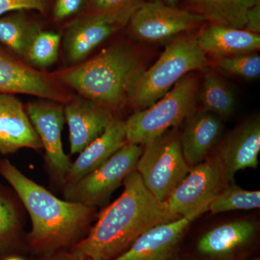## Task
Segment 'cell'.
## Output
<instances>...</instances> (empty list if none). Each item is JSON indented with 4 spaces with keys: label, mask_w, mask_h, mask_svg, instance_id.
<instances>
[{
    "label": "cell",
    "mask_w": 260,
    "mask_h": 260,
    "mask_svg": "<svg viewBox=\"0 0 260 260\" xmlns=\"http://www.w3.org/2000/svg\"><path fill=\"white\" fill-rule=\"evenodd\" d=\"M122 184L119 198L99 214L88 236L70 252L91 260H112L149 229L181 218L150 192L137 171Z\"/></svg>",
    "instance_id": "obj_1"
},
{
    "label": "cell",
    "mask_w": 260,
    "mask_h": 260,
    "mask_svg": "<svg viewBox=\"0 0 260 260\" xmlns=\"http://www.w3.org/2000/svg\"><path fill=\"white\" fill-rule=\"evenodd\" d=\"M0 174L14 189L30 217V247L44 255L79 242L93 220L95 208L56 198L29 179L8 160L0 161Z\"/></svg>",
    "instance_id": "obj_2"
},
{
    "label": "cell",
    "mask_w": 260,
    "mask_h": 260,
    "mask_svg": "<svg viewBox=\"0 0 260 260\" xmlns=\"http://www.w3.org/2000/svg\"><path fill=\"white\" fill-rule=\"evenodd\" d=\"M145 70L138 52L116 44L86 62L62 72L58 78L81 96L113 111L127 102L130 90Z\"/></svg>",
    "instance_id": "obj_3"
},
{
    "label": "cell",
    "mask_w": 260,
    "mask_h": 260,
    "mask_svg": "<svg viewBox=\"0 0 260 260\" xmlns=\"http://www.w3.org/2000/svg\"><path fill=\"white\" fill-rule=\"evenodd\" d=\"M208 63L196 38H178L153 66L140 75L130 90L127 102L137 110L146 109L164 97L183 77L205 69Z\"/></svg>",
    "instance_id": "obj_4"
},
{
    "label": "cell",
    "mask_w": 260,
    "mask_h": 260,
    "mask_svg": "<svg viewBox=\"0 0 260 260\" xmlns=\"http://www.w3.org/2000/svg\"><path fill=\"white\" fill-rule=\"evenodd\" d=\"M199 92L198 78L187 74L158 102L136 110L125 121L126 143L145 146L179 126L194 113Z\"/></svg>",
    "instance_id": "obj_5"
},
{
    "label": "cell",
    "mask_w": 260,
    "mask_h": 260,
    "mask_svg": "<svg viewBox=\"0 0 260 260\" xmlns=\"http://www.w3.org/2000/svg\"><path fill=\"white\" fill-rule=\"evenodd\" d=\"M191 169L183 155L180 138L173 134H164L145 145L135 168L145 186L162 202Z\"/></svg>",
    "instance_id": "obj_6"
},
{
    "label": "cell",
    "mask_w": 260,
    "mask_h": 260,
    "mask_svg": "<svg viewBox=\"0 0 260 260\" xmlns=\"http://www.w3.org/2000/svg\"><path fill=\"white\" fill-rule=\"evenodd\" d=\"M229 184L225 166L218 153L191 167L165 202L173 213L191 222L208 211L210 205Z\"/></svg>",
    "instance_id": "obj_7"
},
{
    "label": "cell",
    "mask_w": 260,
    "mask_h": 260,
    "mask_svg": "<svg viewBox=\"0 0 260 260\" xmlns=\"http://www.w3.org/2000/svg\"><path fill=\"white\" fill-rule=\"evenodd\" d=\"M143 149V145L126 143L93 172L64 186L65 200L93 208L104 204L134 172Z\"/></svg>",
    "instance_id": "obj_8"
},
{
    "label": "cell",
    "mask_w": 260,
    "mask_h": 260,
    "mask_svg": "<svg viewBox=\"0 0 260 260\" xmlns=\"http://www.w3.org/2000/svg\"><path fill=\"white\" fill-rule=\"evenodd\" d=\"M205 21L204 18L189 10L179 9L160 1H148L133 13L129 23L137 39L157 43L192 30Z\"/></svg>",
    "instance_id": "obj_9"
},
{
    "label": "cell",
    "mask_w": 260,
    "mask_h": 260,
    "mask_svg": "<svg viewBox=\"0 0 260 260\" xmlns=\"http://www.w3.org/2000/svg\"><path fill=\"white\" fill-rule=\"evenodd\" d=\"M27 114L45 150L49 170L63 184L72 164L69 156L64 153L61 141L65 121L64 107L60 102L39 101L28 104Z\"/></svg>",
    "instance_id": "obj_10"
},
{
    "label": "cell",
    "mask_w": 260,
    "mask_h": 260,
    "mask_svg": "<svg viewBox=\"0 0 260 260\" xmlns=\"http://www.w3.org/2000/svg\"><path fill=\"white\" fill-rule=\"evenodd\" d=\"M126 23L109 15L84 13L67 26L64 37L67 59L72 63L83 60Z\"/></svg>",
    "instance_id": "obj_11"
},
{
    "label": "cell",
    "mask_w": 260,
    "mask_h": 260,
    "mask_svg": "<svg viewBox=\"0 0 260 260\" xmlns=\"http://www.w3.org/2000/svg\"><path fill=\"white\" fill-rule=\"evenodd\" d=\"M64 114L72 154L80 153L97 139L114 118L109 108L81 95L67 102Z\"/></svg>",
    "instance_id": "obj_12"
},
{
    "label": "cell",
    "mask_w": 260,
    "mask_h": 260,
    "mask_svg": "<svg viewBox=\"0 0 260 260\" xmlns=\"http://www.w3.org/2000/svg\"><path fill=\"white\" fill-rule=\"evenodd\" d=\"M0 93H23L61 102L68 101L54 80L0 50Z\"/></svg>",
    "instance_id": "obj_13"
},
{
    "label": "cell",
    "mask_w": 260,
    "mask_h": 260,
    "mask_svg": "<svg viewBox=\"0 0 260 260\" xmlns=\"http://www.w3.org/2000/svg\"><path fill=\"white\" fill-rule=\"evenodd\" d=\"M22 148L38 150L42 144L23 103L13 94L0 93V153Z\"/></svg>",
    "instance_id": "obj_14"
},
{
    "label": "cell",
    "mask_w": 260,
    "mask_h": 260,
    "mask_svg": "<svg viewBox=\"0 0 260 260\" xmlns=\"http://www.w3.org/2000/svg\"><path fill=\"white\" fill-rule=\"evenodd\" d=\"M190 223L181 217L151 228L112 260H171Z\"/></svg>",
    "instance_id": "obj_15"
},
{
    "label": "cell",
    "mask_w": 260,
    "mask_h": 260,
    "mask_svg": "<svg viewBox=\"0 0 260 260\" xmlns=\"http://www.w3.org/2000/svg\"><path fill=\"white\" fill-rule=\"evenodd\" d=\"M259 152L260 120L256 116L233 130L219 151L229 183L234 182L239 171L258 167Z\"/></svg>",
    "instance_id": "obj_16"
},
{
    "label": "cell",
    "mask_w": 260,
    "mask_h": 260,
    "mask_svg": "<svg viewBox=\"0 0 260 260\" xmlns=\"http://www.w3.org/2000/svg\"><path fill=\"white\" fill-rule=\"evenodd\" d=\"M126 143L125 121L114 118L97 139L92 142L72 162L63 185H68L101 167Z\"/></svg>",
    "instance_id": "obj_17"
},
{
    "label": "cell",
    "mask_w": 260,
    "mask_h": 260,
    "mask_svg": "<svg viewBox=\"0 0 260 260\" xmlns=\"http://www.w3.org/2000/svg\"><path fill=\"white\" fill-rule=\"evenodd\" d=\"M186 121L180 143L186 162L193 167L208 158L221 136L223 126L216 116L205 111L194 113Z\"/></svg>",
    "instance_id": "obj_18"
},
{
    "label": "cell",
    "mask_w": 260,
    "mask_h": 260,
    "mask_svg": "<svg viewBox=\"0 0 260 260\" xmlns=\"http://www.w3.org/2000/svg\"><path fill=\"white\" fill-rule=\"evenodd\" d=\"M196 39L200 49L206 55L218 59L253 53L260 48L259 34L215 24H210Z\"/></svg>",
    "instance_id": "obj_19"
},
{
    "label": "cell",
    "mask_w": 260,
    "mask_h": 260,
    "mask_svg": "<svg viewBox=\"0 0 260 260\" xmlns=\"http://www.w3.org/2000/svg\"><path fill=\"white\" fill-rule=\"evenodd\" d=\"M257 224L251 220H239L222 224L204 234L197 245L200 254L223 259L242 249L255 237Z\"/></svg>",
    "instance_id": "obj_20"
},
{
    "label": "cell",
    "mask_w": 260,
    "mask_h": 260,
    "mask_svg": "<svg viewBox=\"0 0 260 260\" xmlns=\"http://www.w3.org/2000/svg\"><path fill=\"white\" fill-rule=\"evenodd\" d=\"M191 12L210 24L244 29L248 12L260 0H187Z\"/></svg>",
    "instance_id": "obj_21"
},
{
    "label": "cell",
    "mask_w": 260,
    "mask_h": 260,
    "mask_svg": "<svg viewBox=\"0 0 260 260\" xmlns=\"http://www.w3.org/2000/svg\"><path fill=\"white\" fill-rule=\"evenodd\" d=\"M41 30L40 25L29 20L23 11L5 15L0 18V44L26 59L30 44Z\"/></svg>",
    "instance_id": "obj_22"
},
{
    "label": "cell",
    "mask_w": 260,
    "mask_h": 260,
    "mask_svg": "<svg viewBox=\"0 0 260 260\" xmlns=\"http://www.w3.org/2000/svg\"><path fill=\"white\" fill-rule=\"evenodd\" d=\"M200 102L205 112L228 118L234 112L235 99L232 90L220 77L208 72L205 75Z\"/></svg>",
    "instance_id": "obj_23"
},
{
    "label": "cell",
    "mask_w": 260,
    "mask_h": 260,
    "mask_svg": "<svg viewBox=\"0 0 260 260\" xmlns=\"http://www.w3.org/2000/svg\"><path fill=\"white\" fill-rule=\"evenodd\" d=\"M259 207V191L246 190L232 182L213 200L208 211L215 215L234 210L258 209Z\"/></svg>",
    "instance_id": "obj_24"
},
{
    "label": "cell",
    "mask_w": 260,
    "mask_h": 260,
    "mask_svg": "<svg viewBox=\"0 0 260 260\" xmlns=\"http://www.w3.org/2000/svg\"><path fill=\"white\" fill-rule=\"evenodd\" d=\"M60 42V34L41 30L30 44L26 59L39 68L51 66L57 59Z\"/></svg>",
    "instance_id": "obj_25"
},
{
    "label": "cell",
    "mask_w": 260,
    "mask_h": 260,
    "mask_svg": "<svg viewBox=\"0 0 260 260\" xmlns=\"http://www.w3.org/2000/svg\"><path fill=\"white\" fill-rule=\"evenodd\" d=\"M22 218L18 205L0 192V252L11 245L21 230Z\"/></svg>",
    "instance_id": "obj_26"
},
{
    "label": "cell",
    "mask_w": 260,
    "mask_h": 260,
    "mask_svg": "<svg viewBox=\"0 0 260 260\" xmlns=\"http://www.w3.org/2000/svg\"><path fill=\"white\" fill-rule=\"evenodd\" d=\"M219 69L224 73L246 80L260 75V56L256 53L239 54L218 59Z\"/></svg>",
    "instance_id": "obj_27"
},
{
    "label": "cell",
    "mask_w": 260,
    "mask_h": 260,
    "mask_svg": "<svg viewBox=\"0 0 260 260\" xmlns=\"http://www.w3.org/2000/svg\"><path fill=\"white\" fill-rule=\"evenodd\" d=\"M144 3L143 0H88L85 13L115 17L129 23L133 13Z\"/></svg>",
    "instance_id": "obj_28"
},
{
    "label": "cell",
    "mask_w": 260,
    "mask_h": 260,
    "mask_svg": "<svg viewBox=\"0 0 260 260\" xmlns=\"http://www.w3.org/2000/svg\"><path fill=\"white\" fill-rule=\"evenodd\" d=\"M47 0H0V16L10 12L36 10L45 13Z\"/></svg>",
    "instance_id": "obj_29"
},
{
    "label": "cell",
    "mask_w": 260,
    "mask_h": 260,
    "mask_svg": "<svg viewBox=\"0 0 260 260\" xmlns=\"http://www.w3.org/2000/svg\"><path fill=\"white\" fill-rule=\"evenodd\" d=\"M88 0H55L53 17L57 21L78 14L86 7Z\"/></svg>",
    "instance_id": "obj_30"
},
{
    "label": "cell",
    "mask_w": 260,
    "mask_h": 260,
    "mask_svg": "<svg viewBox=\"0 0 260 260\" xmlns=\"http://www.w3.org/2000/svg\"><path fill=\"white\" fill-rule=\"evenodd\" d=\"M245 30L259 34L260 32V4L255 5L249 10L246 16Z\"/></svg>",
    "instance_id": "obj_31"
},
{
    "label": "cell",
    "mask_w": 260,
    "mask_h": 260,
    "mask_svg": "<svg viewBox=\"0 0 260 260\" xmlns=\"http://www.w3.org/2000/svg\"><path fill=\"white\" fill-rule=\"evenodd\" d=\"M43 260H91L88 258L75 255L70 251H57L44 256Z\"/></svg>",
    "instance_id": "obj_32"
},
{
    "label": "cell",
    "mask_w": 260,
    "mask_h": 260,
    "mask_svg": "<svg viewBox=\"0 0 260 260\" xmlns=\"http://www.w3.org/2000/svg\"><path fill=\"white\" fill-rule=\"evenodd\" d=\"M148 1H160L171 6H176L178 3V0H148Z\"/></svg>",
    "instance_id": "obj_33"
},
{
    "label": "cell",
    "mask_w": 260,
    "mask_h": 260,
    "mask_svg": "<svg viewBox=\"0 0 260 260\" xmlns=\"http://www.w3.org/2000/svg\"><path fill=\"white\" fill-rule=\"evenodd\" d=\"M5 260H24L22 258L18 257V256H10V257L7 258Z\"/></svg>",
    "instance_id": "obj_34"
},
{
    "label": "cell",
    "mask_w": 260,
    "mask_h": 260,
    "mask_svg": "<svg viewBox=\"0 0 260 260\" xmlns=\"http://www.w3.org/2000/svg\"><path fill=\"white\" fill-rule=\"evenodd\" d=\"M248 260H260L259 257H254L252 259H248Z\"/></svg>",
    "instance_id": "obj_35"
}]
</instances>
